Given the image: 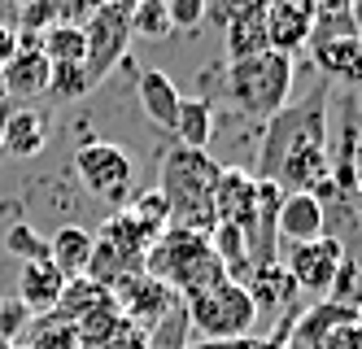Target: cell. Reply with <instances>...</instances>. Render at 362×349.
<instances>
[{
    "label": "cell",
    "instance_id": "obj_21",
    "mask_svg": "<svg viewBox=\"0 0 362 349\" xmlns=\"http://www.w3.org/2000/svg\"><path fill=\"white\" fill-rule=\"evenodd\" d=\"M170 136L175 144H184V149H205L214 136V110H210V101L205 96H184L179 101V114H175V127H170Z\"/></svg>",
    "mask_w": 362,
    "mask_h": 349
},
{
    "label": "cell",
    "instance_id": "obj_22",
    "mask_svg": "<svg viewBox=\"0 0 362 349\" xmlns=\"http://www.w3.org/2000/svg\"><path fill=\"white\" fill-rule=\"evenodd\" d=\"M358 35V22H354V0H319L315 5V22H310V44H327V40H349Z\"/></svg>",
    "mask_w": 362,
    "mask_h": 349
},
{
    "label": "cell",
    "instance_id": "obj_28",
    "mask_svg": "<svg viewBox=\"0 0 362 349\" xmlns=\"http://www.w3.org/2000/svg\"><path fill=\"white\" fill-rule=\"evenodd\" d=\"M127 214H132V219L144 227V236H148V240H158V236L170 227V210H166V201H162V193H158V188H148V193H140V197H136V205L127 210Z\"/></svg>",
    "mask_w": 362,
    "mask_h": 349
},
{
    "label": "cell",
    "instance_id": "obj_24",
    "mask_svg": "<svg viewBox=\"0 0 362 349\" xmlns=\"http://www.w3.org/2000/svg\"><path fill=\"white\" fill-rule=\"evenodd\" d=\"M35 44H40V52L48 57V66H70V62L83 66V26L53 22L48 31L35 35Z\"/></svg>",
    "mask_w": 362,
    "mask_h": 349
},
{
    "label": "cell",
    "instance_id": "obj_30",
    "mask_svg": "<svg viewBox=\"0 0 362 349\" xmlns=\"http://www.w3.org/2000/svg\"><path fill=\"white\" fill-rule=\"evenodd\" d=\"M5 249L18 253L22 262H35V258H48V240H44L40 231H31L27 223H13V227L5 231Z\"/></svg>",
    "mask_w": 362,
    "mask_h": 349
},
{
    "label": "cell",
    "instance_id": "obj_5",
    "mask_svg": "<svg viewBox=\"0 0 362 349\" xmlns=\"http://www.w3.org/2000/svg\"><path fill=\"white\" fill-rule=\"evenodd\" d=\"M192 341H245L257 328V306L240 280H223L201 297L184 302Z\"/></svg>",
    "mask_w": 362,
    "mask_h": 349
},
{
    "label": "cell",
    "instance_id": "obj_27",
    "mask_svg": "<svg viewBox=\"0 0 362 349\" xmlns=\"http://www.w3.org/2000/svg\"><path fill=\"white\" fill-rule=\"evenodd\" d=\"M188 341H192V332H188L184 306H170L158 324L148 328V345H144V349H188Z\"/></svg>",
    "mask_w": 362,
    "mask_h": 349
},
{
    "label": "cell",
    "instance_id": "obj_3",
    "mask_svg": "<svg viewBox=\"0 0 362 349\" xmlns=\"http://www.w3.org/2000/svg\"><path fill=\"white\" fill-rule=\"evenodd\" d=\"M144 275L162 280L175 292L179 306L192 302V297H201L205 288L231 280L223 271V262L214 258L210 240H205L201 231H188V227H166L158 240H153L148 253H144Z\"/></svg>",
    "mask_w": 362,
    "mask_h": 349
},
{
    "label": "cell",
    "instance_id": "obj_38",
    "mask_svg": "<svg viewBox=\"0 0 362 349\" xmlns=\"http://www.w3.org/2000/svg\"><path fill=\"white\" fill-rule=\"evenodd\" d=\"M349 201H354V214L362 219V175H358V183H354V197H349Z\"/></svg>",
    "mask_w": 362,
    "mask_h": 349
},
{
    "label": "cell",
    "instance_id": "obj_8",
    "mask_svg": "<svg viewBox=\"0 0 362 349\" xmlns=\"http://www.w3.org/2000/svg\"><path fill=\"white\" fill-rule=\"evenodd\" d=\"M74 175L79 183L96 201L105 205H127L132 197V183H136V162L122 144H110V140H83L74 149Z\"/></svg>",
    "mask_w": 362,
    "mask_h": 349
},
{
    "label": "cell",
    "instance_id": "obj_1",
    "mask_svg": "<svg viewBox=\"0 0 362 349\" xmlns=\"http://www.w3.org/2000/svg\"><path fill=\"white\" fill-rule=\"evenodd\" d=\"M327 84H319L305 101L284 105L275 118H267L262 153H257V179L275 183L284 197L288 193H323L327 171Z\"/></svg>",
    "mask_w": 362,
    "mask_h": 349
},
{
    "label": "cell",
    "instance_id": "obj_12",
    "mask_svg": "<svg viewBox=\"0 0 362 349\" xmlns=\"http://www.w3.org/2000/svg\"><path fill=\"white\" fill-rule=\"evenodd\" d=\"M315 5L319 0H267L262 22H267V44L284 57L305 52L310 40V22H315Z\"/></svg>",
    "mask_w": 362,
    "mask_h": 349
},
{
    "label": "cell",
    "instance_id": "obj_6",
    "mask_svg": "<svg viewBox=\"0 0 362 349\" xmlns=\"http://www.w3.org/2000/svg\"><path fill=\"white\" fill-rule=\"evenodd\" d=\"M148 245H153V240L144 236V227H140L127 210L110 214L105 227L92 236L88 280H96V284L110 288V284H118V280H127V275L144 271V253H148Z\"/></svg>",
    "mask_w": 362,
    "mask_h": 349
},
{
    "label": "cell",
    "instance_id": "obj_13",
    "mask_svg": "<svg viewBox=\"0 0 362 349\" xmlns=\"http://www.w3.org/2000/svg\"><path fill=\"white\" fill-rule=\"evenodd\" d=\"M245 288H249V297H253V306H257V319L271 314L275 324H279V319H297V314H301V292H297L293 275L284 271L279 262L262 266V271H253V275L245 280Z\"/></svg>",
    "mask_w": 362,
    "mask_h": 349
},
{
    "label": "cell",
    "instance_id": "obj_42",
    "mask_svg": "<svg viewBox=\"0 0 362 349\" xmlns=\"http://www.w3.org/2000/svg\"><path fill=\"white\" fill-rule=\"evenodd\" d=\"M0 118H5V114H0Z\"/></svg>",
    "mask_w": 362,
    "mask_h": 349
},
{
    "label": "cell",
    "instance_id": "obj_16",
    "mask_svg": "<svg viewBox=\"0 0 362 349\" xmlns=\"http://www.w3.org/2000/svg\"><path fill=\"white\" fill-rule=\"evenodd\" d=\"M66 284H70V280H66V275H62L48 258L22 262V275H18V302L27 306L31 314H48V310L62 302Z\"/></svg>",
    "mask_w": 362,
    "mask_h": 349
},
{
    "label": "cell",
    "instance_id": "obj_41",
    "mask_svg": "<svg viewBox=\"0 0 362 349\" xmlns=\"http://www.w3.org/2000/svg\"><path fill=\"white\" fill-rule=\"evenodd\" d=\"M354 5H362V0H354Z\"/></svg>",
    "mask_w": 362,
    "mask_h": 349
},
{
    "label": "cell",
    "instance_id": "obj_32",
    "mask_svg": "<svg viewBox=\"0 0 362 349\" xmlns=\"http://www.w3.org/2000/svg\"><path fill=\"white\" fill-rule=\"evenodd\" d=\"M27 328H31V310H27V306H22L18 297L0 302V341L18 345L22 336H27Z\"/></svg>",
    "mask_w": 362,
    "mask_h": 349
},
{
    "label": "cell",
    "instance_id": "obj_36",
    "mask_svg": "<svg viewBox=\"0 0 362 349\" xmlns=\"http://www.w3.org/2000/svg\"><path fill=\"white\" fill-rule=\"evenodd\" d=\"M267 0H223V22L227 18H245V13H262Z\"/></svg>",
    "mask_w": 362,
    "mask_h": 349
},
{
    "label": "cell",
    "instance_id": "obj_7",
    "mask_svg": "<svg viewBox=\"0 0 362 349\" xmlns=\"http://www.w3.org/2000/svg\"><path fill=\"white\" fill-rule=\"evenodd\" d=\"M127 5H132V0H105V5L83 22V79H88V92L114 66L127 62V44H132V18H127Z\"/></svg>",
    "mask_w": 362,
    "mask_h": 349
},
{
    "label": "cell",
    "instance_id": "obj_23",
    "mask_svg": "<svg viewBox=\"0 0 362 349\" xmlns=\"http://www.w3.org/2000/svg\"><path fill=\"white\" fill-rule=\"evenodd\" d=\"M227 31V57L240 62V57H253V52H267V22L262 13H245V18H227L223 22Z\"/></svg>",
    "mask_w": 362,
    "mask_h": 349
},
{
    "label": "cell",
    "instance_id": "obj_11",
    "mask_svg": "<svg viewBox=\"0 0 362 349\" xmlns=\"http://www.w3.org/2000/svg\"><path fill=\"white\" fill-rule=\"evenodd\" d=\"M214 223H231L245 236L257 223V175L245 166H218L214 183Z\"/></svg>",
    "mask_w": 362,
    "mask_h": 349
},
{
    "label": "cell",
    "instance_id": "obj_18",
    "mask_svg": "<svg viewBox=\"0 0 362 349\" xmlns=\"http://www.w3.org/2000/svg\"><path fill=\"white\" fill-rule=\"evenodd\" d=\"M48 144V122L40 110L22 105V110H5L0 118V153L9 157H35Z\"/></svg>",
    "mask_w": 362,
    "mask_h": 349
},
{
    "label": "cell",
    "instance_id": "obj_25",
    "mask_svg": "<svg viewBox=\"0 0 362 349\" xmlns=\"http://www.w3.org/2000/svg\"><path fill=\"white\" fill-rule=\"evenodd\" d=\"M27 349H79V341H74V328L66 324V319H57L53 310H48V314H35L31 319Z\"/></svg>",
    "mask_w": 362,
    "mask_h": 349
},
{
    "label": "cell",
    "instance_id": "obj_4",
    "mask_svg": "<svg viewBox=\"0 0 362 349\" xmlns=\"http://www.w3.org/2000/svg\"><path fill=\"white\" fill-rule=\"evenodd\" d=\"M293 74L297 62L284 57V52L267 48V52H253V57H240L227 66V96L240 114L249 118H275L293 96Z\"/></svg>",
    "mask_w": 362,
    "mask_h": 349
},
{
    "label": "cell",
    "instance_id": "obj_26",
    "mask_svg": "<svg viewBox=\"0 0 362 349\" xmlns=\"http://www.w3.org/2000/svg\"><path fill=\"white\" fill-rule=\"evenodd\" d=\"M127 18H132V31L144 35V40H166L170 35L166 0H132V5H127Z\"/></svg>",
    "mask_w": 362,
    "mask_h": 349
},
{
    "label": "cell",
    "instance_id": "obj_34",
    "mask_svg": "<svg viewBox=\"0 0 362 349\" xmlns=\"http://www.w3.org/2000/svg\"><path fill=\"white\" fill-rule=\"evenodd\" d=\"M148 345V332L144 328H136V324H127V319H122V324L105 336V341H100L96 349H144Z\"/></svg>",
    "mask_w": 362,
    "mask_h": 349
},
{
    "label": "cell",
    "instance_id": "obj_35",
    "mask_svg": "<svg viewBox=\"0 0 362 349\" xmlns=\"http://www.w3.org/2000/svg\"><path fill=\"white\" fill-rule=\"evenodd\" d=\"M22 48V35L13 31V26H5V22H0V70H5L9 62H13V52Z\"/></svg>",
    "mask_w": 362,
    "mask_h": 349
},
{
    "label": "cell",
    "instance_id": "obj_14",
    "mask_svg": "<svg viewBox=\"0 0 362 349\" xmlns=\"http://www.w3.org/2000/svg\"><path fill=\"white\" fill-rule=\"evenodd\" d=\"M275 236L288 245H305V240L327 236V205L315 193H288L275 214Z\"/></svg>",
    "mask_w": 362,
    "mask_h": 349
},
{
    "label": "cell",
    "instance_id": "obj_9",
    "mask_svg": "<svg viewBox=\"0 0 362 349\" xmlns=\"http://www.w3.org/2000/svg\"><path fill=\"white\" fill-rule=\"evenodd\" d=\"M345 253H349V249H345L336 236H319V240H305V245H293V249H288L284 271L293 275L301 302H327L336 275H341Z\"/></svg>",
    "mask_w": 362,
    "mask_h": 349
},
{
    "label": "cell",
    "instance_id": "obj_39",
    "mask_svg": "<svg viewBox=\"0 0 362 349\" xmlns=\"http://www.w3.org/2000/svg\"><path fill=\"white\" fill-rule=\"evenodd\" d=\"M9 110V92H5V74H0V114Z\"/></svg>",
    "mask_w": 362,
    "mask_h": 349
},
{
    "label": "cell",
    "instance_id": "obj_20",
    "mask_svg": "<svg viewBox=\"0 0 362 349\" xmlns=\"http://www.w3.org/2000/svg\"><path fill=\"white\" fill-rule=\"evenodd\" d=\"M48 262H53L66 280L88 275V262H92V231H83V227H57L53 236H48Z\"/></svg>",
    "mask_w": 362,
    "mask_h": 349
},
{
    "label": "cell",
    "instance_id": "obj_2",
    "mask_svg": "<svg viewBox=\"0 0 362 349\" xmlns=\"http://www.w3.org/2000/svg\"><path fill=\"white\" fill-rule=\"evenodd\" d=\"M158 193L170 210V227H188L210 236L214 227V183H218V162L205 149H184L175 144L162 166H158Z\"/></svg>",
    "mask_w": 362,
    "mask_h": 349
},
{
    "label": "cell",
    "instance_id": "obj_31",
    "mask_svg": "<svg viewBox=\"0 0 362 349\" xmlns=\"http://www.w3.org/2000/svg\"><path fill=\"white\" fill-rule=\"evenodd\" d=\"M48 92H57L62 101H79L88 92V79H83V66L70 62V66H53V74H48Z\"/></svg>",
    "mask_w": 362,
    "mask_h": 349
},
{
    "label": "cell",
    "instance_id": "obj_33",
    "mask_svg": "<svg viewBox=\"0 0 362 349\" xmlns=\"http://www.w3.org/2000/svg\"><path fill=\"white\" fill-rule=\"evenodd\" d=\"M166 13H170V31H197L210 13V0H166Z\"/></svg>",
    "mask_w": 362,
    "mask_h": 349
},
{
    "label": "cell",
    "instance_id": "obj_17",
    "mask_svg": "<svg viewBox=\"0 0 362 349\" xmlns=\"http://www.w3.org/2000/svg\"><path fill=\"white\" fill-rule=\"evenodd\" d=\"M136 70V96H140V110L158 122L162 131H170L175 127V114H179V88L170 84V74L166 70H153V66H132Z\"/></svg>",
    "mask_w": 362,
    "mask_h": 349
},
{
    "label": "cell",
    "instance_id": "obj_40",
    "mask_svg": "<svg viewBox=\"0 0 362 349\" xmlns=\"http://www.w3.org/2000/svg\"><path fill=\"white\" fill-rule=\"evenodd\" d=\"M354 22H358V35H362V5H354Z\"/></svg>",
    "mask_w": 362,
    "mask_h": 349
},
{
    "label": "cell",
    "instance_id": "obj_10",
    "mask_svg": "<svg viewBox=\"0 0 362 349\" xmlns=\"http://www.w3.org/2000/svg\"><path fill=\"white\" fill-rule=\"evenodd\" d=\"M110 297H114V306H118V314L127 319V324H136V328H144V332L158 324L170 306H179L175 292H170L162 280L144 275V271H136V275L110 284Z\"/></svg>",
    "mask_w": 362,
    "mask_h": 349
},
{
    "label": "cell",
    "instance_id": "obj_37",
    "mask_svg": "<svg viewBox=\"0 0 362 349\" xmlns=\"http://www.w3.org/2000/svg\"><path fill=\"white\" fill-rule=\"evenodd\" d=\"M188 349H257V336H245V341H188Z\"/></svg>",
    "mask_w": 362,
    "mask_h": 349
},
{
    "label": "cell",
    "instance_id": "obj_29",
    "mask_svg": "<svg viewBox=\"0 0 362 349\" xmlns=\"http://www.w3.org/2000/svg\"><path fill=\"white\" fill-rule=\"evenodd\" d=\"M100 5H105V0H40L48 22H66V26H83Z\"/></svg>",
    "mask_w": 362,
    "mask_h": 349
},
{
    "label": "cell",
    "instance_id": "obj_15",
    "mask_svg": "<svg viewBox=\"0 0 362 349\" xmlns=\"http://www.w3.org/2000/svg\"><path fill=\"white\" fill-rule=\"evenodd\" d=\"M5 74V92L18 96V101H35L48 92V74H53V66H48V57L40 52V44L27 35L22 40V48L13 52V62L0 70Z\"/></svg>",
    "mask_w": 362,
    "mask_h": 349
},
{
    "label": "cell",
    "instance_id": "obj_19",
    "mask_svg": "<svg viewBox=\"0 0 362 349\" xmlns=\"http://www.w3.org/2000/svg\"><path fill=\"white\" fill-rule=\"evenodd\" d=\"M310 62H315L327 79H341L349 88H362V35L310 44Z\"/></svg>",
    "mask_w": 362,
    "mask_h": 349
}]
</instances>
